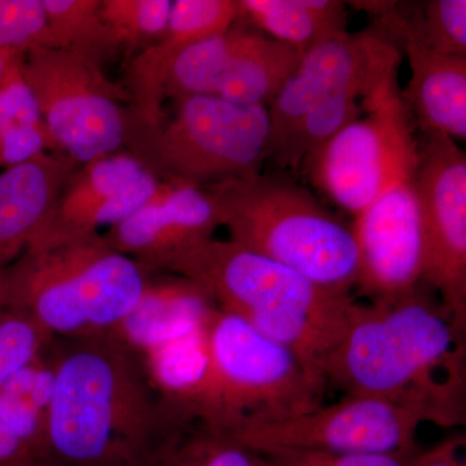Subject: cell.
I'll list each match as a JSON object with an SVG mask.
<instances>
[{"label": "cell", "mask_w": 466, "mask_h": 466, "mask_svg": "<svg viewBox=\"0 0 466 466\" xmlns=\"http://www.w3.org/2000/svg\"><path fill=\"white\" fill-rule=\"evenodd\" d=\"M157 271L192 281L220 311L289 350L327 390L325 363L351 319V294L325 289L256 251L214 238L175 251Z\"/></svg>", "instance_id": "3"}, {"label": "cell", "mask_w": 466, "mask_h": 466, "mask_svg": "<svg viewBox=\"0 0 466 466\" xmlns=\"http://www.w3.org/2000/svg\"><path fill=\"white\" fill-rule=\"evenodd\" d=\"M220 226L216 205L204 189L162 183L143 207L101 236L112 249L157 271L175 251L213 238Z\"/></svg>", "instance_id": "16"}, {"label": "cell", "mask_w": 466, "mask_h": 466, "mask_svg": "<svg viewBox=\"0 0 466 466\" xmlns=\"http://www.w3.org/2000/svg\"><path fill=\"white\" fill-rule=\"evenodd\" d=\"M207 325L142 355L162 406L175 422L184 426L202 424L210 401Z\"/></svg>", "instance_id": "20"}, {"label": "cell", "mask_w": 466, "mask_h": 466, "mask_svg": "<svg viewBox=\"0 0 466 466\" xmlns=\"http://www.w3.org/2000/svg\"><path fill=\"white\" fill-rule=\"evenodd\" d=\"M124 150L162 183L205 187L262 174L269 156L268 110L214 96L175 101L152 126L125 116Z\"/></svg>", "instance_id": "6"}, {"label": "cell", "mask_w": 466, "mask_h": 466, "mask_svg": "<svg viewBox=\"0 0 466 466\" xmlns=\"http://www.w3.org/2000/svg\"><path fill=\"white\" fill-rule=\"evenodd\" d=\"M21 73L60 152L84 165L124 150L122 86L103 67L73 52L38 47L27 51Z\"/></svg>", "instance_id": "9"}, {"label": "cell", "mask_w": 466, "mask_h": 466, "mask_svg": "<svg viewBox=\"0 0 466 466\" xmlns=\"http://www.w3.org/2000/svg\"><path fill=\"white\" fill-rule=\"evenodd\" d=\"M364 113V97L355 92H341L321 101L300 119L274 165L293 170L299 168L305 159Z\"/></svg>", "instance_id": "26"}, {"label": "cell", "mask_w": 466, "mask_h": 466, "mask_svg": "<svg viewBox=\"0 0 466 466\" xmlns=\"http://www.w3.org/2000/svg\"><path fill=\"white\" fill-rule=\"evenodd\" d=\"M217 309L192 281L168 272L152 271L139 302L109 333L142 357L205 327Z\"/></svg>", "instance_id": "18"}, {"label": "cell", "mask_w": 466, "mask_h": 466, "mask_svg": "<svg viewBox=\"0 0 466 466\" xmlns=\"http://www.w3.org/2000/svg\"><path fill=\"white\" fill-rule=\"evenodd\" d=\"M54 385L52 342L41 357L0 388V424L23 441L34 455L45 459H47L46 447Z\"/></svg>", "instance_id": "22"}, {"label": "cell", "mask_w": 466, "mask_h": 466, "mask_svg": "<svg viewBox=\"0 0 466 466\" xmlns=\"http://www.w3.org/2000/svg\"><path fill=\"white\" fill-rule=\"evenodd\" d=\"M54 339L23 312L0 309V388L41 357Z\"/></svg>", "instance_id": "28"}, {"label": "cell", "mask_w": 466, "mask_h": 466, "mask_svg": "<svg viewBox=\"0 0 466 466\" xmlns=\"http://www.w3.org/2000/svg\"><path fill=\"white\" fill-rule=\"evenodd\" d=\"M79 167L66 153L42 152L0 173V268L35 240Z\"/></svg>", "instance_id": "17"}, {"label": "cell", "mask_w": 466, "mask_h": 466, "mask_svg": "<svg viewBox=\"0 0 466 466\" xmlns=\"http://www.w3.org/2000/svg\"><path fill=\"white\" fill-rule=\"evenodd\" d=\"M424 417L410 408L368 395H343L289 419L257 422L228 434L260 452L333 455H412Z\"/></svg>", "instance_id": "10"}, {"label": "cell", "mask_w": 466, "mask_h": 466, "mask_svg": "<svg viewBox=\"0 0 466 466\" xmlns=\"http://www.w3.org/2000/svg\"><path fill=\"white\" fill-rule=\"evenodd\" d=\"M56 48L42 0H0V48Z\"/></svg>", "instance_id": "30"}, {"label": "cell", "mask_w": 466, "mask_h": 466, "mask_svg": "<svg viewBox=\"0 0 466 466\" xmlns=\"http://www.w3.org/2000/svg\"><path fill=\"white\" fill-rule=\"evenodd\" d=\"M240 17L238 0H174L167 26L196 45L223 35Z\"/></svg>", "instance_id": "29"}, {"label": "cell", "mask_w": 466, "mask_h": 466, "mask_svg": "<svg viewBox=\"0 0 466 466\" xmlns=\"http://www.w3.org/2000/svg\"><path fill=\"white\" fill-rule=\"evenodd\" d=\"M229 240L275 260L325 289L357 284L351 226L299 184L258 174L205 187Z\"/></svg>", "instance_id": "5"}, {"label": "cell", "mask_w": 466, "mask_h": 466, "mask_svg": "<svg viewBox=\"0 0 466 466\" xmlns=\"http://www.w3.org/2000/svg\"><path fill=\"white\" fill-rule=\"evenodd\" d=\"M0 308H2V268H0Z\"/></svg>", "instance_id": "36"}, {"label": "cell", "mask_w": 466, "mask_h": 466, "mask_svg": "<svg viewBox=\"0 0 466 466\" xmlns=\"http://www.w3.org/2000/svg\"><path fill=\"white\" fill-rule=\"evenodd\" d=\"M422 228V281L441 297L453 327L466 330V155L446 135L419 139L413 173Z\"/></svg>", "instance_id": "11"}, {"label": "cell", "mask_w": 466, "mask_h": 466, "mask_svg": "<svg viewBox=\"0 0 466 466\" xmlns=\"http://www.w3.org/2000/svg\"><path fill=\"white\" fill-rule=\"evenodd\" d=\"M240 21L305 55L349 32L346 3L339 0H238Z\"/></svg>", "instance_id": "21"}, {"label": "cell", "mask_w": 466, "mask_h": 466, "mask_svg": "<svg viewBox=\"0 0 466 466\" xmlns=\"http://www.w3.org/2000/svg\"><path fill=\"white\" fill-rule=\"evenodd\" d=\"M324 381L343 395H368L410 408L443 428L465 424V336L443 308L415 289L355 302Z\"/></svg>", "instance_id": "2"}, {"label": "cell", "mask_w": 466, "mask_h": 466, "mask_svg": "<svg viewBox=\"0 0 466 466\" xmlns=\"http://www.w3.org/2000/svg\"><path fill=\"white\" fill-rule=\"evenodd\" d=\"M3 466H54V464L45 458H26Z\"/></svg>", "instance_id": "35"}, {"label": "cell", "mask_w": 466, "mask_h": 466, "mask_svg": "<svg viewBox=\"0 0 466 466\" xmlns=\"http://www.w3.org/2000/svg\"><path fill=\"white\" fill-rule=\"evenodd\" d=\"M26 458H39L17 440L11 431L0 424V466L11 464Z\"/></svg>", "instance_id": "33"}, {"label": "cell", "mask_w": 466, "mask_h": 466, "mask_svg": "<svg viewBox=\"0 0 466 466\" xmlns=\"http://www.w3.org/2000/svg\"><path fill=\"white\" fill-rule=\"evenodd\" d=\"M152 271L100 233L26 248L2 269V308L54 339L109 333L139 302Z\"/></svg>", "instance_id": "4"}, {"label": "cell", "mask_w": 466, "mask_h": 466, "mask_svg": "<svg viewBox=\"0 0 466 466\" xmlns=\"http://www.w3.org/2000/svg\"><path fill=\"white\" fill-rule=\"evenodd\" d=\"M397 78L386 81L368 99L366 113L299 167L319 191L354 217L415 173L419 139Z\"/></svg>", "instance_id": "8"}, {"label": "cell", "mask_w": 466, "mask_h": 466, "mask_svg": "<svg viewBox=\"0 0 466 466\" xmlns=\"http://www.w3.org/2000/svg\"><path fill=\"white\" fill-rule=\"evenodd\" d=\"M211 394L204 426L232 433L289 419L323 404L325 389L284 346L240 318L216 309L207 325Z\"/></svg>", "instance_id": "7"}, {"label": "cell", "mask_w": 466, "mask_h": 466, "mask_svg": "<svg viewBox=\"0 0 466 466\" xmlns=\"http://www.w3.org/2000/svg\"><path fill=\"white\" fill-rule=\"evenodd\" d=\"M398 46L380 27L342 33L302 55L299 67L268 104L269 156L274 162L299 126L319 103L355 92L364 97L398 76Z\"/></svg>", "instance_id": "12"}, {"label": "cell", "mask_w": 466, "mask_h": 466, "mask_svg": "<svg viewBox=\"0 0 466 466\" xmlns=\"http://www.w3.org/2000/svg\"><path fill=\"white\" fill-rule=\"evenodd\" d=\"M25 54L26 52L23 51L2 50L0 48V87L7 81L9 75L20 66Z\"/></svg>", "instance_id": "34"}, {"label": "cell", "mask_w": 466, "mask_h": 466, "mask_svg": "<svg viewBox=\"0 0 466 466\" xmlns=\"http://www.w3.org/2000/svg\"><path fill=\"white\" fill-rule=\"evenodd\" d=\"M464 447V437H451L424 452L416 451L406 458V466H466L460 452Z\"/></svg>", "instance_id": "32"}, {"label": "cell", "mask_w": 466, "mask_h": 466, "mask_svg": "<svg viewBox=\"0 0 466 466\" xmlns=\"http://www.w3.org/2000/svg\"><path fill=\"white\" fill-rule=\"evenodd\" d=\"M161 186L125 150L86 162L67 179L47 222L29 247L84 238L118 225Z\"/></svg>", "instance_id": "14"}, {"label": "cell", "mask_w": 466, "mask_h": 466, "mask_svg": "<svg viewBox=\"0 0 466 466\" xmlns=\"http://www.w3.org/2000/svg\"><path fill=\"white\" fill-rule=\"evenodd\" d=\"M285 466H406V458L394 455H333L323 452H278Z\"/></svg>", "instance_id": "31"}, {"label": "cell", "mask_w": 466, "mask_h": 466, "mask_svg": "<svg viewBox=\"0 0 466 466\" xmlns=\"http://www.w3.org/2000/svg\"><path fill=\"white\" fill-rule=\"evenodd\" d=\"M171 0H100L99 12L121 48L143 51L167 33Z\"/></svg>", "instance_id": "27"}, {"label": "cell", "mask_w": 466, "mask_h": 466, "mask_svg": "<svg viewBox=\"0 0 466 466\" xmlns=\"http://www.w3.org/2000/svg\"><path fill=\"white\" fill-rule=\"evenodd\" d=\"M42 152L60 149L24 79L20 64L0 87V167H15Z\"/></svg>", "instance_id": "23"}, {"label": "cell", "mask_w": 466, "mask_h": 466, "mask_svg": "<svg viewBox=\"0 0 466 466\" xmlns=\"http://www.w3.org/2000/svg\"><path fill=\"white\" fill-rule=\"evenodd\" d=\"M157 466H285L275 455L245 446L223 431L195 424L175 438Z\"/></svg>", "instance_id": "25"}, {"label": "cell", "mask_w": 466, "mask_h": 466, "mask_svg": "<svg viewBox=\"0 0 466 466\" xmlns=\"http://www.w3.org/2000/svg\"><path fill=\"white\" fill-rule=\"evenodd\" d=\"M54 355L46 447L54 466H157L191 428L167 415L142 357L112 334L55 339Z\"/></svg>", "instance_id": "1"}, {"label": "cell", "mask_w": 466, "mask_h": 466, "mask_svg": "<svg viewBox=\"0 0 466 466\" xmlns=\"http://www.w3.org/2000/svg\"><path fill=\"white\" fill-rule=\"evenodd\" d=\"M300 58L299 51L238 21L223 35L184 50L171 69L165 95L174 101L214 96L268 106Z\"/></svg>", "instance_id": "13"}, {"label": "cell", "mask_w": 466, "mask_h": 466, "mask_svg": "<svg viewBox=\"0 0 466 466\" xmlns=\"http://www.w3.org/2000/svg\"><path fill=\"white\" fill-rule=\"evenodd\" d=\"M351 228L358 249L355 287L372 300L419 287L424 250L413 175L358 214Z\"/></svg>", "instance_id": "15"}, {"label": "cell", "mask_w": 466, "mask_h": 466, "mask_svg": "<svg viewBox=\"0 0 466 466\" xmlns=\"http://www.w3.org/2000/svg\"><path fill=\"white\" fill-rule=\"evenodd\" d=\"M56 48L103 67L122 50L100 16V0H42Z\"/></svg>", "instance_id": "24"}, {"label": "cell", "mask_w": 466, "mask_h": 466, "mask_svg": "<svg viewBox=\"0 0 466 466\" xmlns=\"http://www.w3.org/2000/svg\"><path fill=\"white\" fill-rule=\"evenodd\" d=\"M410 76L401 91L415 127L422 134L466 139V57L441 55L403 39Z\"/></svg>", "instance_id": "19"}]
</instances>
